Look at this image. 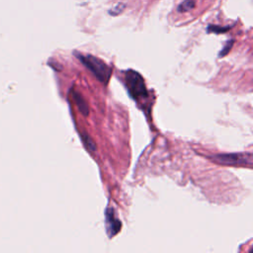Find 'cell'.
I'll return each mask as SVG.
<instances>
[{
    "instance_id": "6da1fadb",
    "label": "cell",
    "mask_w": 253,
    "mask_h": 253,
    "mask_svg": "<svg viewBox=\"0 0 253 253\" xmlns=\"http://www.w3.org/2000/svg\"><path fill=\"white\" fill-rule=\"evenodd\" d=\"M75 55L83 63V65L86 66L96 76L99 81L104 84L108 83L112 74V69L105 61L92 54H82L80 52H75Z\"/></svg>"
},
{
    "instance_id": "7a4b0ae2",
    "label": "cell",
    "mask_w": 253,
    "mask_h": 253,
    "mask_svg": "<svg viewBox=\"0 0 253 253\" xmlns=\"http://www.w3.org/2000/svg\"><path fill=\"white\" fill-rule=\"evenodd\" d=\"M125 82L126 89L132 99L137 102L148 98V92L142 76L135 70L128 69L125 74Z\"/></svg>"
},
{
    "instance_id": "3957f363",
    "label": "cell",
    "mask_w": 253,
    "mask_h": 253,
    "mask_svg": "<svg viewBox=\"0 0 253 253\" xmlns=\"http://www.w3.org/2000/svg\"><path fill=\"white\" fill-rule=\"evenodd\" d=\"M211 159L221 165H251L252 157L250 153H226L215 154L211 156Z\"/></svg>"
},
{
    "instance_id": "277c9868",
    "label": "cell",
    "mask_w": 253,
    "mask_h": 253,
    "mask_svg": "<svg viewBox=\"0 0 253 253\" xmlns=\"http://www.w3.org/2000/svg\"><path fill=\"white\" fill-rule=\"evenodd\" d=\"M122 227V223L120 219L116 216V211L113 208H109L106 211V229L109 237H113L116 235Z\"/></svg>"
},
{
    "instance_id": "5b68a950",
    "label": "cell",
    "mask_w": 253,
    "mask_h": 253,
    "mask_svg": "<svg viewBox=\"0 0 253 253\" xmlns=\"http://www.w3.org/2000/svg\"><path fill=\"white\" fill-rule=\"evenodd\" d=\"M73 98H74V101L76 102V105L78 106L79 108V111L84 115V116H87L89 114V108L87 106V103L85 102V100L83 99V97L76 93V92H73Z\"/></svg>"
},
{
    "instance_id": "8992f818",
    "label": "cell",
    "mask_w": 253,
    "mask_h": 253,
    "mask_svg": "<svg viewBox=\"0 0 253 253\" xmlns=\"http://www.w3.org/2000/svg\"><path fill=\"white\" fill-rule=\"evenodd\" d=\"M196 2L195 0H184L181 4H179L177 10L180 13H185V12H189L192 9L195 8Z\"/></svg>"
},
{
    "instance_id": "52a82bcc",
    "label": "cell",
    "mask_w": 253,
    "mask_h": 253,
    "mask_svg": "<svg viewBox=\"0 0 253 253\" xmlns=\"http://www.w3.org/2000/svg\"><path fill=\"white\" fill-rule=\"evenodd\" d=\"M126 4L125 3H117L116 5H114L110 10H109V14L112 16H118L120 14H122L124 12V10L126 9Z\"/></svg>"
},
{
    "instance_id": "ba28073f",
    "label": "cell",
    "mask_w": 253,
    "mask_h": 253,
    "mask_svg": "<svg viewBox=\"0 0 253 253\" xmlns=\"http://www.w3.org/2000/svg\"><path fill=\"white\" fill-rule=\"evenodd\" d=\"M230 29L229 26L226 27H220V26H215V25H211L208 27V32L209 33H214V34H220V33H225Z\"/></svg>"
},
{
    "instance_id": "9c48e42d",
    "label": "cell",
    "mask_w": 253,
    "mask_h": 253,
    "mask_svg": "<svg viewBox=\"0 0 253 253\" xmlns=\"http://www.w3.org/2000/svg\"><path fill=\"white\" fill-rule=\"evenodd\" d=\"M232 44H233V41H230V42H227V43L225 44V46H224V48L219 52V57L220 56H224L228 51H229V49H230V47L232 46Z\"/></svg>"
}]
</instances>
